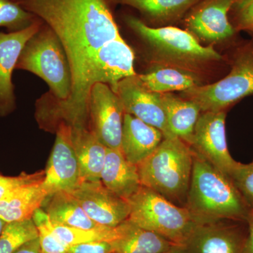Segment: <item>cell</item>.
I'll return each mask as SVG.
<instances>
[{"mask_svg": "<svg viewBox=\"0 0 253 253\" xmlns=\"http://www.w3.org/2000/svg\"><path fill=\"white\" fill-rule=\"evenodd\" d=\"M49 26L67 55L72 89L64 101L40 98L36 118L43 130L55 133L64 123L89 128L88 102L96 83L116 86L134 76V54L123 39L110 0H11Z\"/></svg>", "mask_w": 253, "mask_h": 253, "instance_id": "1", "label": "cell"}, {"mask_svg": "<svg viewBox=\"0 0 253 253\" xmlns=\"http://www.w3.org/2000/svg\"><path fill=\"white\" fill-rule=\"evenodd\" d=\"M193 170L185 207L197 224L223 220L247 223L251 208L229 176L193 150Z\"/></svg>", "mask_w": 253, "mask_h": 253, "instance_id": "2", "label": "cell"}, {"mask_svg": "<svg viewBox=\"0 0 253 253\" xmlns=\"http://www.w3.org/2000/svg\"><path fill=\"white\" fill-rule=\"evenodd\" d=\"M193 149L178 138H164L154 153L138 165L141 186L185 207L193 170Z\"/></svg>", "mask_w": 253, "mask_h": 253, "instance_id": "3", "label": "cell"}, {"mask_svg": "<svg viewBox=\"0 0 253 253\" xmlns=\"http://www.w3.org/2000/svg\"><path fill=\"white\" fill-rule=\"evenodd\" d=\"M16 70H22L43 80L49 90L42 97L64 101L72 89V74L67 55L54 31L43 23L27 42L20 55Z\"/></svg>", "mask_w": 253, "mask_h": 253, "instance_id": "4", "label": "cell"}, {"mask_svg": "<svg viewBox=\"0 0 253 253\" xmlns=\"http://www.w3.org/2000/svg\"><path fill=\"white\" fill-rule=\"evenodd\" d=\"M123 19L162 63L192 70L205 63L222 59L212 46L201 45L189 32L172 26L150 27L132 15L126 14Z\"/></svg>", "mask_w": 253, "mask_h": 253, "instance_id": "5", "label": "cell"}, {"mask_svg": "<svg viewBox=\"0 0 253 253\" xmlns=\"http://www.w3.org/2000/svg\"><path fill=\"white\" fill-rule=\"evenodd\" d=\"M129 218L136 225L185 246L197 223L186 207L173 204L156 191L141 186L128 200Z\"/></svg>", "mask_w": 253, "mask_h": 253, "instance_id": "6", "label": "cell"}, {"mask_svg": "<svg viewBox=\"0 0 253 253\" xmlns=\"http://www.w3.org/2000/svg\"><path fill=\"white\" fill-rule=\"evenodd\" d=\"M181 97L194 101L202 112L225 111L253 95V41L236 49L230 72L220 81L181 91Z\"/></svg>", "mask_w": 253, "mask_h": 253, "instance_id": "7", "label": "cell"}, {"mask_svg": "<svg viewBox=\"0 0 253 253\" xmlns=\"http://www.w3.org/2000/svg\"><path fill=\"white\" fill-rule=\"evenodd\" d=\"M89 127L107 149H121L125 111L119 96L109 84L96 83L88 102Z\"/></svg>", "mask_w": 253, "mask_h": 253, "instance_id": "8", "label": "cell"}, {"mask_svg": "<svg viewBox=\"0 0 253 253\" xmlns=\"http://www.w3.org/2000/svg\"><path fill=\"white\" fill-rule=\"evenodd\" d=\"M55 134L56 139L42 183L48 196L61 191L73 192L83 181L71 139V126L61 123Z\"/></svg>", "mask_w": 253, "mask_h": 253, "instance_id": "9", "label": "cell"}, {"mask_svg": "<svg viewBox=\"0 0 253 253\" xmlns=\"http://www.w3.org/2000/svg\"><path fill=\"white\" fill-rule=\"evenodd\" d=\"M225 120V111L201 113L190 146L229 177L239 162L231 157L228 149Z\"/></svg>", "mask_w": 253, "mask_h": 253, "instance_id": "10", "label": "cell"}, {"mask_svg": "<svg viewBox=\"0 0 253 253\" xmlns=\"http://www.w3.org/2000/svg\"><path fill=\"white\" fill-rule=\"evenodd\" d=\"M111 89L119 96L125 113L157 128L166 139L176 138L168 126L161 94L149 90L138 74L123 78Z\"/></svg>", "mask_w": 253, "mask_h": 253, "instance_id": "11", "label": "cell"}, {"mask_svg": "<svg viewBox=\"0 0 253 253\" xmlns=\"http://www.w3.org/2000/svg\"><path fill=\"white\" fill-rule=\"evenodd\" d=\"M248 224L223 220L198 224L185 248L188 253H246Z\"/></svg>", "mask_w": 253, "mask_h": 253, "instance_id": "12", "label": "cell"}, {"mask_svg": "<svg viewBox=\"0 0 253 253\" xmlns=\"http://www.w3.org/2000/svg\"><path fill=\"white\" fill-rule=\"evenodd\" d=\"M71 194L99 225L116 228L129 218V202L110 191L101 180L82 181Z\"/></svg>", "mask_w": 253, "mask_h": 253, "instance_id": "13", "label": "cell"}, {"mask_svg": "<svg viewBox=\"0 0 253 253\" xmlns=\"http://www.w3.org/2000/svg\"><path fill=\"white\" fill-rule=\"evenodd\" d=\"M234 0H201L185 18L187 29L205 42L230 41L238 32L229 19Z\"/></svg>", "mask_w": 253, "mask_h": 253, "instance_id": "14", "label": "cell"}, {"mask_svg": "<svg viewBox=\"0 0 253 253\" xmlns=\"http://www.w3.org/2000/svg\"><path fill=\"white\" fill-rule=\"evenodd\" d=\"M43 23L39 18L23 31L0 32V117L9 116L16 109L13 72L26 43L39 31Z\"/></svg>", "mask_w": 253, "mask_h": 253, "instance_id": "15", "label": "cell"}, {"mask_svg": "<svg viewBox=\"0 0 253 253\" xmlns=\"http://www.w3.org/2000/svg\"><path fill=\"white\" fill-rule=\"evenodd\" d=\"M163 139L162 131L157 128L125 113L121 151L129 162L140 164L154 153Z\"/></svg>", "mask_w": 253, "mask_h": 253, "instance_id": "16", "label": "cell"}, {"mask_svg": "<svg viewBox=\"0 0 253 253\" xmlns=\"http://www.w3.org/2000/svg\"><path fill=\"white\" fill-rule=\"evenodd\" d=\"M100 180L110 191L127 201L141 186L137 166L129 162L120 150L107 149Z\"/></svg>", "mask_w": 253, "mask_h": 253, "instance_id": "17", "label": "cell"}, {"mask_svg": "<svg viewBox=\"0 0 253 253\" xmlns=\"http://www.w3.org/2000/svg\"><path fill=\"white\" fill-rule=\"evenodd\" d=\"M116 230V239L111 241L115 253H163L176 245L128 219Z\"/></svg>", "mask_w": 253, "mask_h": 253, "instance_id": "18", "label": "cell"}, {"mask_svg": "<svg viewBox=\"0 0 253 253\" xmlns=\"http://www.w3.org/2000/svg\"><path fill=\"white\" fill-rule=\"evenodd\" d=\"M71 139L79 163L82 181H100L107 148L89 128L71 127Z\"/></svg>", "mask_w": 253, "mask_h": 253, "instance_id": "19", "label": "cell"}, {"mask_svg": "<svg viewBox=\"0 0 253 253\" xmlns=\"http://www.w3.org/2000/svg\"><path fill=\"white\" fill-rule=\"evenodd\" d=\"M42 183L21 186L0 200V219L6 224L32 219L48 197Z\"/></svg>", "mask_w": 253, "mask_h": 253, "instance_id": "20", "label": "cell"}, {"mask_svg": "<svg viewBox=\"0 0 253 253\" xmlns=\"http://www.w3.org/2000/svg\"><path fill=\"white\" fill-rule=\"evenodd\" d=\"M149 90L159 94L183 91L201 85V80L192 70L161 63L150 68L144 74L138 75Z\"/></svg>", "mask_w": 253, "mask_h": 253, "instance_id": "21", "label": "cell"}, {"mask_svg": "<svg viewBox=\"0 0 253 253\" xmlns=\"http://www.w3.org/2000/svg\"><path fill=\"white\" fill-rule=\"evenodd\" d=\"M168 126L173 136L191 146L195 126L202 113L199 105L172 93L161 94Z\"/></svg>", "mask_w": 253, "mask_h": 253, "instance_id": "22", "label": "cell"}, {"mask_svg": "<svg viewBox=\"0 0 253 253\" xmlns=\"http://www.w3.org/2000/svg\"><path fill=\"white\" fill-rule=\"evenodd\" d=\"M46 201L44 211L52 224L87 230L104 227L89 217L71 193H56L48 196Z\"/></svg>", "mask_w": 253, "mask_h": 253, "instance_id": "23", "label": "cell"}, {"mask_svg": "<svg viewBox=\"0 0 253 253\" xmlns=\"http://www.w3.org/2000/svg\"><path fill=\"white\" fill-rule=\"evenodd\" d=\"M201 0H110L113 5L130 6L143 18L156 24L174 22L180 19Z\"/></svg>", "mask_w": 253, "mask_h": 253, "instance_id": "24", "label": "cell"}, {"mask_svg": "<svg viewBox=\"0 0 253 253\" xmlns=\"http://www.w3.org/2000/svg\"><path fill=\"white\" fill-rule=\"evenodd\" d=\"M38 237L33 219L7 223L0 234V253H14L23 244Z\"/></svg>", "mask_w": 253, "mask_h": 253, "instance_id": "25", "label": "cell"}, {"mask_svg": "<svg viewBox=\"0 0 253 253\" xmlns=\"http://www.w3.org/2000/svg\"><path fill=\"white\" fill-rule=\"evenodd\" d=\"M52 224L56 235L69 247L92 241H112L116 237V228L104 226L98 229L87 230Z\"/></svg>", "mask_w": 253, "mask_h": 253, "instance_id": "26", "label": "cell"}, {"mask_svg": "<svg viewBox=\"0 0 253 253\" xmlns=\"http://www.w3.org/2000/svg\"><path fill=\"white\" fill-rule=\"evenodd\" d=\"M38 233L41 253H67L69 246L63 243L55 233L52 223L45 211L37 210L33 217Z\"/></svg>", "mask_w": 253, "mask_h": 253, "instance_id": "27", "label": "cell"}, {"mask_svg": "<svg viewBox=\"0 0 253 253\" xmlns=\"http://www.w3.org/2000/svg\"><path fill=\"white\" fill-rule=\"evenodd\" d=\"M38 19L11 0H0V28H6L8 33L26 29Z\"/></svg>", "mask_w": 253, "mask_h": 253, "instance_id": "28", "label": "cell"}, {"mask_svg": "<svg viewBox=\"0 0 253 253\" xmlns=\"http://www.w3.org/2000/svg\"><path fill=\"white\" fill-rule=\"evenodd\" d=\"M229 178L244 198L250 208H253V161L244 164L238 163Z\"/></svg>", "mask_w": 253, "mask_h": 253, "instance_id": "29", "label": "cell"}, {"mask_svg": "<svg viewBox=\"0 0 253 253\" xmlns=\"http://www.w3.org/2000/svg\"><path fill=\"white\" fill-rule=\"evenodd\" d=\"M229 19L236 32L253 29V0H234Z\"/></svg>", "mask_w": 253, "mask_h": 253, "instance_id": "30", "label": "cell"}, {"mask_svg": "<svg viewBox=\"0 0 253 253\" xmlns=\"http://www.w3.org/2000/svg\"><path fill=\"white\" fill-rule=\"evenodd\" d=\"M44 178V170L33 174L23 172L19 175L15 176H6L0 174V200L21 186L42 182Z\"/></svg>", "mask_w": 253, "mask_h": 253, "instance_id": "31", "label": "cell"}, {"mask_svg": "<svg viewBox=\"0 0 253 253\" xmlns=\"http://www.w3.org/2000/svg\"><path fill=\"white\" fill-rule=\"evenodd\" d=\"M111 241H92L70 246L67 253H113Z\"/></svg>", "mask_w": 253, "mask_h": 253, "instance_id": "32", "label": "cell"}, {"mask_svg": "<svg viewBox=\"0 0 253 253\" xmlns=\"http://www.w3.org/2000/svg\"><path fill=\"white\" fill-rule=\"evenodd\" d=\"M14 253H41L39 239L31 240L19 248Z\"/></svg>", "mask_w": 253, "mask_h": 253, "instance_id": "33", "label": "cell"}, {"mask_svg": "<svg viewBox=\"0 0 253 253\" xmlns=\"http://www.w3.org/2000/svg\"><path fill=\"white\" fill-rule=\"evenodd\" d=\"M248 224V240L246 253H253V208L250 212Z\"/></svg>", "mask_w": 253, "mask_h": 253, "instance_id": "34", "label": "cell"}, {"mask_svg": "<svg viewBox=\"0 0 253 253\" xmlns=\"http://www.w3.org/2000/svg\"><path fill=\"white\" fill-rule=\"evenodd\" d=\"M163 253H188V252L186 251L185 246L175 245V246H173L172 249Z\"/></svg>", "mask_w": 253, "mask_h": 253, "instance_id": "35", "label": "cell"}, {"mask_svg": "<svg viewBox=\"0 0 253 253\" xmlns=\"http://www.w3.org/2000/svg\"><path fill=\"white\" fill-rule=\"evenodd\" d=\"M6 224V223L5 222V221L1 220V219H0V234L2 232L3 229H4V226Z\"/></svg>", "mask_w": 253, "mask_h": 253, "instance_id": "36", "label": "cell"}, {"mask_svg": "<svg viewBox=\"0 0 253 253\" xmlns=\"http://www.w3.org/2000/svg\"><path fill=\"white\" fill-rule=\"evenodd\" d=\"M247 32H248V33H249V34H250V35H251V36H252V37H253V29H252V30H250V31H248Z\"/></svg>", "mask_w": 253, "mask_h": 253, "instance_id": "37", "label": "cell"}, {"mask_svg": "<svg viewBox=\"0 0 253 253\" xmlns=\"http://www.w3.org/2000/svg\"></svg>", "mask_w": 253, "mask_h": 253, "instance_id": "38", "label": "cell"}]
</instances>
